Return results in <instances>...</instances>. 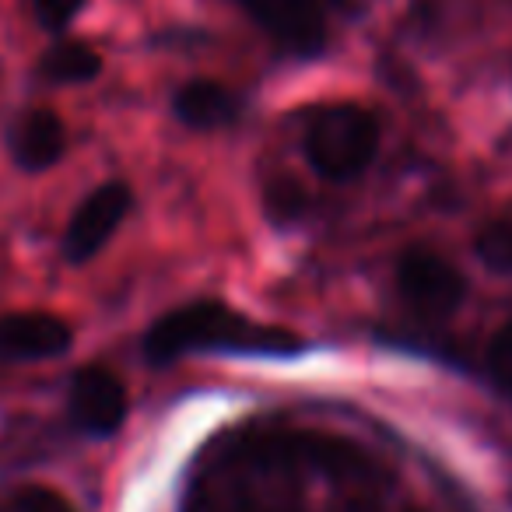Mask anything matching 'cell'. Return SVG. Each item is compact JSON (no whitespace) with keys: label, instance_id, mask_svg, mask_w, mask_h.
I'll return each mask as SVG.
<instances>
[{"label":"cell","instance_id":"obj_1","mask_svg":"<svg viewBox=\"0 0 512 512\" xmlns=\"http://www.w3.org/2000/svg\"><path fill=\"white\" fill-rule=\"evenodd\" d=\"M190 351H225V355H295L302 341L292 330L253 323L225 302H190L165 313L144 337L148 362L165 365Z\"/></svg>","mask_w":512,"mask_h":512},{"label":"cell","instance_id":"obj_2","mask_svg":"<svg viewBox=\"0 0 512 512\" xmlns=\"http://www.w3.org/2000/svg\"><path fill=\"white\" fill-rule=\"evenodd\" d=\"M379 151V123L362 106H327L309 120L306 155L320 176L351 183Z\"/></svg>","mask_w":512,"mask_h":512},{"label":"cell","instance_id":"obj_3","mask_svg":"<svg viewBox=\"0 0 512 512\" xmlns=\"http://www.w3.org/2000/svg\"><path fill=\"white\" fill-rule=\"evenodd\" d=\"M397 292L414 316L439 323L463 306L467 281L446 256L432 253V249H411L397 264Z\"/></svg>","mask_w":512,"mask_h":512},{"label":"cell","instance_id":"obj_4","mask_svg":"<svg viewBox=\"0 0 512 512\" xmlns=\"http://www.w3.org/2000/svg\"><path fill=\"white\" fill-rule=\"evenodd\" d=\"M239 8L295 57H316L327 43L320 0H239Z\"/></svg>","mask_w":512,"mask_h":512},{"label":"cell","instance_id":"obj_5","mask_svg":"<svg viewBox=\"0 0 512 512\" xmlns=\"http://www.w3.org/2000/svg\"><path fill=\"white\" fill-rule=\"evenodd\" d=\"M134 207V193L127 183H102L99 190H92L85 197V204L74 211L71 225L64 235V256L71 264L92 260L102 246L109 242V235L120 228V221L127 218V211Z\"/></svg>","mask_w":512,"mask_h":512},{"label":"cell","instance_id":"obj_6","mask_svg":"<svg viewBox=\"0 0 512 512\" xmlns=\"http://www.w3.org/2000/svg\"><path fill=\"white\" fill-rule=\"evenodd\" d=\"M71 418L88 435H113L127 418V390L109 369H81L71 379Z\"/></svg>","mask_w":512,"mask_h":512},{"label":"cell","instance_id":"obj_7","mask_svg":"<svg viewBox=\"0 0 512 512\" xmlns=\"http://www.w3.org/2000/svg\"><path fill=\"white\" fill-rule=\"evenodd\" d=\"M74 334L53 313H11L0 316V358L4 362H39L71 348Z\"/></svg>","mask_w":512,"mask_h":512},{"label":"cell","instance_id":"obj_8","mask_svg":"<svg viewBox=\"0 0 512 512\" xmlns=\"http://www.w3.org/2000/svg\"><path fill=\"white\" fill-rule=\"evenodd\" d=\"M64 144V123L53 109H29L11 127V155L29 172H43L57 165L60 155H64Z\"/></svg>","mask_w":512,"mask_h":512},{"label":"cell","instance_id":"obj_9","mask_svg":"<svg viewBox=\"0 0 512 512\" xmlns=\"http://www.w3.org/2000/svg\"><path fill=\"white\" fill-rule=\"evenodd\" d=\"M172 109L183 123L197 130H214L225 127L239 116V99H235L232 88H225L221 81L200 78V81H186L183 88L172 99Z\"/></svg>","mask_w":512,"mask_h":512},{"label":"cell","instance_id":"obj_10","mask_svg":"<svg viewBox=\"0 0 512 512\" xmlns=\"http://www.w3.org/2000/svg\"><path fill=\"white\" fill-rule=\"evenodd\" d=\"M102 71V57L88 43H57L39 60V78L53 85H85Z\"/></svg>","mask_w":512,"mask_h":512},{"label":"cell","instance_id":"obj_11","mask_svg":"<svg viewBox=\"0 0 512 512\" xmlns=\"http://www.w3.org/2000/svg\"><path fill=\"white\" fill-rule=\"evenodd\" d=\"M477 260L495 274H512V214L484 225L477 232Z\"/></svg>","mask_w":512,"mask_h":512},{"label":"cell","instance_id":"obj_12","mask_svg":"<svg viewBox=\"0 0 512 512\" xmlns=\"http://www.w3.org/2000/svg\"><path fill=\"white\" fill-rule=\"evenodd\" d=\"M488 369L502 390L512 393V323H505L488 344Z\"/></svg>","mask_w":512,"mask_h":512},{"label":"cell","instance_id":"obj_13","mask_svg":"<svg viewBox=\"0 0 512 512\" xmlns=\"http://www.w3.org/2000/svg\"><path fill=\"white\" fill-rule=\"evenodd\" d=\"M81 4H85V0H32V8H36L39 22H43L46 29H64L81 11Z\"/></svg>","mask_w":512,"mask_h":512},{"label":"cell","instance_id":"obj_14","mask_svg":"<svg viewBox=\"0 0 512 512\" xmlns=\"http://www.w3.org/2000/svg\"><path fill=\"white\" fill-rule=\"evenodd\" d=\"M18 512H74L57 491L50 488H25L18 495Z\"/></svg>","mask_w":512,"mask_h":512}]
</instances>
